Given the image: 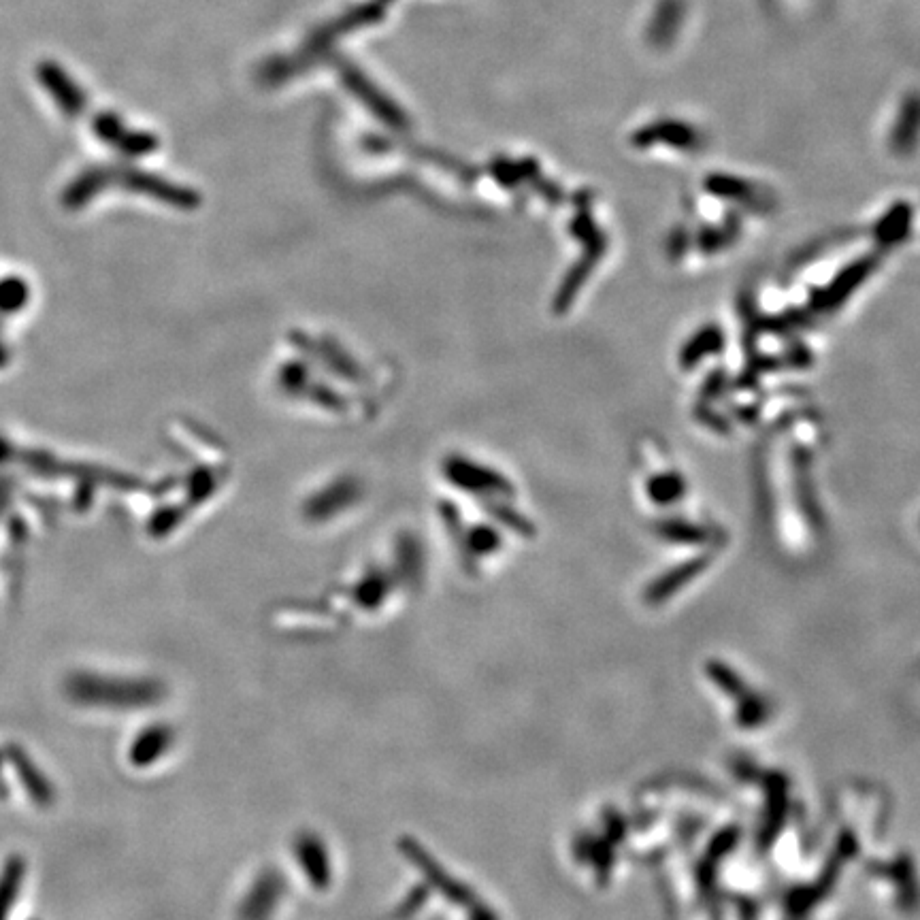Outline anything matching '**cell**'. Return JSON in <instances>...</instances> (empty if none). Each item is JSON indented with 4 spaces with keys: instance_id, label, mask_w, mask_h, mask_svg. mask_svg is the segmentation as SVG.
Masks as SVG:
<instances>
[{
    "instance_id": "5",
    "label": "cell",
    "mask_w": 920,
    "mask_h": 920,
    "mask_svg": "<svg viewBox=\"0 0 920 920\" xmlns=\"http://www.w3.org/2000/svg\"><path fill=\"white\" fill-rule=\"evenodd\" d=\"M910 226V209L908 207H895L889 216H886L878 226V237L884 243L901 241L903 235L908 233Z\"/></svg>"
},
{
    "instance_id": "3",
    "label": "cell",
    "mask_w": 920,
    "mask_h": 920,
    "mask_svg": "<svg viewBox=\"0 0 920 920\" xmlns=\"http://www.w3.org/2000/svg\"><path fill=\"white\" fill-rule=\"evenodd\" d=\"M720 350H722L720 328L708 326V328H703V331H699L693 339L686 343V348L680 354V365L690 369V367H695L697 363H701V360L708 354H716Z\"/></svg>"
},
{
    "instance_id": "1",
    "label": "cell",
    "mask_w": 920,
    "mask_h": 920,
    "mask_svg": "<svg viewBox=\"0 0 920 920\" xmlns=\"http://www.w3.org/2000/svg\"><path fill=\"white\" fill-rule=\"evenodd\" d=\"M67 695L90 708H141L156 701V686L81 671L67 680Z\"/></svg>"
},
{
    "instance_id": "2",
    "label": "cell",
    "mask_w": 920,
    "mask_h": 920,
    "mask_svg": "<svg viewBox=\"0 0 920 920\" xmlns=\"http://www.w3.org/2000/svg\"><path fill=\"white\" fill-rule=\"evenodd\" d=\"M874 269V260L872 258H863L852 262L850 267H846L840 275H837L833 282L823 290V294L818 297V307L820 309H833L835 305H840L850 297V292H854L859 284H863V279L872 273Z\"/></svg>"
},
{
    "instance_id": "4",
    "label": "cell",
    "mask_w": 920,
    "mask_h": 920,
    "mask_svg": "<svg viewBox=\"0 0 920 920\" xmlns=\"http://www.w3.org/2000/svg\"><path fill=\"white\" fill-rule=\"evenodd\" d=\"M648 495L656 503H673L684 495V480L678 473L654 475L648 482Z\"/></svg>"
}]
</instances>
